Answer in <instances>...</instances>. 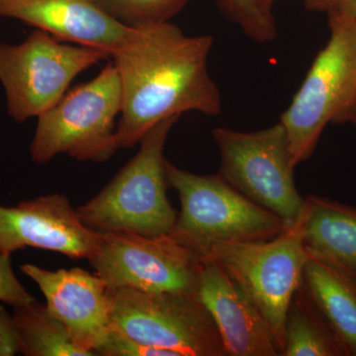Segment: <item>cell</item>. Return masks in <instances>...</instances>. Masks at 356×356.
I'll return each mask as SVG.
<instances>
[{
	"mask_svg": "<svg viewBox=\"0 0 356 356\" xmlns=\"http://www.w3.org/2000/svg\"><path fill=\"white\" fill-rule=\"evenodd\" d=\"M121 110V79L112 60L95 79L67 91L37 117L33 161L43 165L67 154L77 161L106 163L120 149L116 119Z\"/></svg>",
	"mask_w": 356,
	"mask_h": 356,
	"instance_id": "5b68a950",
	"label": "cell"
},
{
	"mask_svg": "<svg viewBox=\"0 0 356 356\" xmlns=\"http://www.w3.org/2000/svg\"><path fill=\"white\" fill-rule=\"evenodd\" d=\"M13 317L26 356H93L77 346L46 304L35 301L14 308Z\"/></svg>",
	"mask_w": 356,
	"mask_h": 356,
	"instance_id": "e0dca14e",
	"label": "cell"
},
{
	"mask_svg": "<svg viewBox=\"0 0 356 356\" xmlns=\"http://www.w3.org/2000/svg\"><path fill=\"white\" fill-rule=\"evenodd\" d=\"M20 270L38 285L49 311L65 325L74 343L98 355L113 331L104 281L79 267L54 271L25 264Z\"/></svg>",
	"mask_w": 356,
	"mask_h": 356,
	"instance_id": "8fae6325",
	"label": "cell"
},
{
	"mask_svg": "<svg viewBox=\"0 0 356 356\" xmlns=\"http://www.w3.org/2000/svg\"><path fill=\"white\" fill-rule=\"evenodd\" d=\"M356 114V113H355Z\"/></svg>",
	"mask_w": 356,
	"mask_h": 356,
	"instance_id": "83f0119b",
	"label": "cell"
},
{
	"mask_svg": "<svg viewBox=\"0 0 356 356\" xmlns=\"http://www.w3.org/2000/svg\"><path fill=\"white\" fill-rule=\"evenodd\" d=\"M11 254L0 250V302L16 307L29 305L36 301L21 284L11 266Z\"/></svg>",
	"mask_w": 356,
	"mask_h": 356,
	"instance_id": "44dd1931",
	"label": "cell"
},
{
	"mask_svg": "<svg viewBox=\"0 0 356 356\" xmlns=\"http://www.w3.org/2000/svg\"><path fill=\"white\" fill-rule=\"evenodd\" d=\"M353 122H355V123H356V114H355V118H353Z\"/></svg>",
	"mask_w": 356,
	"mask_h": 356,
	"instance_id": "4316f807",
	"label": "cell"
},
{
	"mask_svg": "<svg viewBox=\"0 0 356 356\" xmlns=\"http://www.w3.org/2000/svg\"><path fill=\"white\" fill-rule=\"evenodd\" d=\"M107 58L104 51L60 41L38 29L22 43L0 44L7 113L18 123L37 118L62 99L77 76Z\"/></svg>",
	"mask_w": 356,
	"mask_h": 356,
	"instance_id": "ba28073f",
	"label": "cell"
},
{
	"mask_svg": "<svg viewBox=\"0 0 356 356\" xmlns=\"http://www.w3.org/2000/svg\"><path fill=\"white\" fill-rule=\"evenodd\" d=\"M213 44L210 35L188 36L170 21L131 28L111 57L122 86L120 149L139 144L170 117L222 113L221 93L209 70Z\"/></svg>",
	"mask_w": 356,
	"mask_h": 356,
	"instance_id": "6da1fadb",
	"label": "cell"
},
{
	"mask_svg": "<svg viewBox=\"0 0 356 356\" xmlns=\"http://www.w3.org/2000/svg\"><path fill=\"white\" fill-rule=\"evenodd\" d=\"M115 332L177 356H226L198 295L108 289Z\"/></svg>",
	"mask_w": 356,
	"mask_h": 356,
	"instance_id": "9c48e42d",
	"label": "cell"
},
{
	"mask_svg": "<svg viewBox=\"0 0 356 356\" xmlns=\"http://www.w3.org/2000/svg\"><path fill=\"white\" fill-rule=\"evenodd\" d=\"M309 259L304 243L303 210L294 224L273 238L220 245L203 259L219 264L252 301L282 356L288 308L303 282Z\"/></svg>",
	"mask_w": 356,
	"mask_h": 356,
	"instance_id": "8992f818",
	"label": "cell"
},
{
	"mask_svg": "<svg viewBox=\"0 0 356 356\" xmlns=\"http://www.w3.org/2000/svg\"><path fill=\"white\" fill-rule=\"evenodd\" d=\"M348 274V275L350 276L351 277V280H353V282H355V284L356 285V274H353V273H346Z\"/></svg>",
	"mask_w": 356,
	"mask_h": 356,
	"instance_id": "484cf974",
	"label": "cell"
},
{
	"mask_svg": "<svg viewBox=\"0 0 356 356\" xmlns=\"http://www.w3.org/2000/svg\"><path fill=\"white\" fill-rule=\"evenodd\" d=\"M306 10L325 14L327 18L356 21V0H304Z\"/></svg>",
	"mask_w": 356,
	"mask_h": 356,
	"instance_id": "603a6c76",
	"label": "cell"
},
{
	"mask_svg": "<svg viewBox=\"0 0 356 356\" xmlns=\"http://www.w3.org/2000/svg\"><path fill=\"white\" fill-rule=\"evenodd\" d=\"M179 116L154 126L140 140L136 156L97 195L76 208L88 228L100 233L130 232L147 236L172 233L177 214L166 186L165 147Z\"/></svg>",
	"mask_w": 356,
	"mask_h": 356,
	"instance_id": "7a4b0ae2",
	"label": "cell"
},
{
	"mask_svg": "<svg viewBox=\"0 0 356 356\" xmlns=\"http://www.w3.org/2000/svg\"><path fill=\"white\" fill-rule=\"evenodd\" d=\"M257 6L261 9L262 13L267 15H273V7L275 0H255Z\"/></svg>",
	"mask_w": 356,
	"mask_h": 356,
	"instance_id": "d4e9b609",
	"label": "cell"
},
{
	"mask_svg": "<svg viewBox=\"0 0 356 356\" xmlns=\"http://www.w3.org/2000/svg\"><path fill=\"white\" fill-rule=\"evenodd\" d=\"M220 154L218 175L252 202L294 224L305 207L294 181V168L286 131L281 122L270 127L242 132L213 129Z\"/></svg>",
	"mask_w": 356,
	"mask_h": 356,
	"instance_id": "52a82bcc",
	"label": "cell"
},
{
	"mask_svg": "<svg viewBox=\"0 0 356 356\" xmlns=\"http://www.w3.org/2000/svg\"><path fill=\"white\" fill-rule=\"evenodd\" d=\"M329 41L280 117L296 166L310 159L329 124L356 113V21L329 18Z\"/></svg>",
	"mask_w": 356,
	"mask_h": 356,
	"instance_id": "277c9868",
	"label": "cell"
},
{
	"mask_svg": "<svg viewBox=\"0 0 356 356\" xmlns=\"http://www.w3.org/2000/svg\"><path fill=\"white\" fill-rule=\"evenodd\" d=\"M165 175L181 207L170 235L201 259L218 245L269 240L286 228L277 215L252 202L218 173L194 175L166 159Z\"/></svg>",
	"mask_w": 356,
	"mask_h": 356,
	"instance_id": "3957f363",
	"label": "cell"
},
{
	"mask_svg": "<svg viewBox=\"0 0 356 356\" xmlns=\"http://www.w3.org/2000/svg\"><path fill=\"white\" fill-rule=\"evenodd\" d=\"M304 243L309 254L356 274V208L321 196H307Z\"/></svg>",
	"mask_w": 356,
	"mask_h": 356,
	"instance_id": "2e32d148",
	"label": "cell"
},
{
	"mask_svg": "<svg viewBox=\"0 0 356 356\" xmlns=\"http://www.w3.org/2000/svg\"><path fill=\"white\" fill-rule=\"evenodd\" d=\"M110 17L134 28L170 21L184 10L189 0H95Z\"/></svg>",
	"mask_w": 356,
	"mask_h": 356,
	"instance_id": "d6986e66",
	"label": "cell"
},
{
	"mask_svg": "<svg viewBox=\"0 0 356 356\" xmlns=\"http://www.w3.org/2000/svg\"><path fill=\"white\" fill-rule=\"evenodd\" d=\"M88 261L108 289L198 295L203 261L170 234L99 232Z\"/></svg>",
	"mask_w": 356,
	"mask_h": 356,
	"instance_id": "30bf717a",
	"label": "cell"
},
{
	"mask_svg": "<svg viewBox=\"0 0 356 356\" xmlns=\"http://www.w3.org/2000/svg\"><path fill=\"white\" fill-rule=\"evenodd\" d=\"M198 296L219 332L226 356H281L254 304L219 264L202 259Z\"/></svg>",
	"mask_w": 356,
	"mask_h": 356,
	"instance_id": "4fadbf2b",
	"label": "cell"
},
{
	"mask_svg": "<svg viewBox=\"0 0 356 356\" xmlns=\"http://www.w3.org/2000/svg\"><path fill=\"white\" fill-rule=\"evenodd\" d=\"M98 238L99 232L81 222L63 194H47L15 207L0 205V250L6 254L34 248L88 259Z\"/></svg>",
	"mask_w": 356,
	"mask_h": 356,
	"instance_id": "7c38bea8",
	"label": "cell"
},
{
	"mask_svg": "<svg viewBox=\"0 0 356 356\" xmlns=\"http://www.w3.org/2000/svg\"><path fill=\"white\" fill-rule=\"evenodd\" d=\"M0 17L19 20L60 41L104 51L110 58L131 30L110 17L95 0H0Z\"/></svg>",
	"mask_w": 356,
	"mask_h": 356,
	"instance_id": "5bb4252c",
	"label": "cell"
},
{
	"mask_svg": "<svg viewBox=\"0 0 356 356\" xmlns=\"http://www.w3.org/2000/svg\"><path fill=\"white\" fill-rule=\"evenodd\" d=\"M282 356H346L302 285L288 308Z\"/></svg>",
	"mask_w": 356,
	"mask_h": 356,
	"instance_id": "ac0fdd59",
	"label": "cell"
},
{
	"mask_svg": "<svg viewBox=\"0 0 356 356\" xmlns=\"http://www.w3.org/2000/svg\"><path fill=\"white\" fill-rule=\"evenodd\" d=\"M302 288L341 344L346 356H356V285L331 261L310 254Z\"/></svg>",
	"mask_w": 356,
	"mask_h": 356,
	"instance_id": "9a60e30c",
	"label": "cell"
},
{
	"mask_svg": "<svg viewBox=\"0 0 356 356\" xmlns=\"http://www.w3.org/2000/svg\"><path fill=\"white\" fill-rule=\"evenodd\" d=\"M19 353V334L13 315L0 305V356H13Z\"/></svg>",
	"mask_w": 356,
	"mask_h": 356,
	"instance_id": "cb8c5ba5",
	"label": "cell"
},
{
	"mask_svg": "<svg viewBox=\"0 0 356 356\" xmlns=\"http://www.w3.org/2000/svg\"><path fill=\"white\" fill-rule=\"evenodd\" d=\"M222 13L257 43L273 42L277 37L273 15L262 13L255 0H218Z\"/></svg>",
	"mask_w": 356,
	"mask_h": 356,
	"instance_id": "ffe728a7",
	"label": "cell"
},
{
	"mask_svg": "<svg viewBox=\"0 0 356 356\" xmlns=\"http://www.w3.org/2000/svg\"><path fill=\"white\" fill-rule=\"evenodd\" d=\"M98 355L103 356H177L172 351L147 346L115 332L110 334Z\"/></svg>",
	"mask_w": 356,
	"mask_h": 356,
	"instance_id": "7402d4cb",
	"label": "cell"
}]
</instances>
